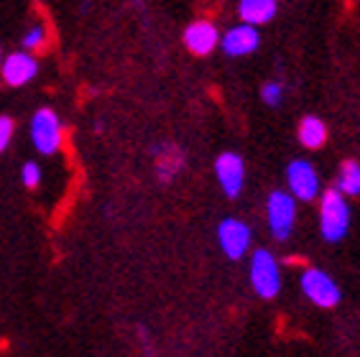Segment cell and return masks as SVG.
Masks as SVG:
<instances>
[{"label": "cell", "mask_w": 360, "mask_h": 357, "mask_svg": "<svg viewBox=\"0 0 360 357\" xmlns=\"http://www.w3.org/2000/svg\"><path fill=\"white\" fill-rule=\"evenodd\" d=\"M350 227V207L340 189H327L319 200V230L327 242H340Z\"/></svg>", "instance_id": "1"}, {"label": "cell", "mask_w": 360, "mask_h": 357, "mask_svg": "<svg viewBox=\"0 0 360 357\" xmlns=\"http://www.w3.org/2000/svg\"><path fill=\"white\" fill-rule=\"evenodd\" d=\"M13 138V120L8 115H0V151H6Z\"/></svg>", "instance_id": "19"}, {"label": "cell", "mask_w": 360, "mask_h": 357, "mask_svg": "<svg viewBox=\"0 0 360 357\" xmlns=\"http://www.w3.org/2000/svg\"><path fill=\"white\" fill-rule=\"evenodd\" d=\"M250 283L256 294L264 299H274L281 289V271L269 250H256L250 258Z\"/></svg>", "instance_id": "3"}, {"label": "cell", "mask_w": 360, "mask_h": 357, "mask_svg": "<svg viewBox=\"0 0 360 357\" xmlns=\"http://www.w3.org/2000/svg\"><path fill=\"white\" fill-rule=\"evenodd\" d=\"M215 176L217 184L222 186V194L236 200L238 194L243 192V184H245V164L238 153H222L215 161Z\"/></svg>", "instance_id": "8"}, {"label": "cell", "mask_w": 360, "mask_h": 357, "mask_svg": "<svg viewBox=\"0 0 360 357\" xmlns=\"http://www.w3.org/2000/svg\"><path fill=\"white\" fill-rule=\"evenodd\" d=\"M286 184L294 200L312 202L319 197V176L309 161H291L286 169Z\"/></svg>", "instance_id": "7"}, {"label": "cell", "mask_w": 360, "mask_h": 357, "mask_svg": "<svg viewBox=\"0 0 360 357\" xmlns=\"http://www.w3.org/2000/svg\"><path fill=\"white\" fill-rule=\"evenodd\" d=\"M153 156H156V176H159L164 184L174 181L176 174L181 171V166H184V151L172 143H164L153 148Z\"/></svg>", "instance_id": "12"}, {"label": "cell", "mask_w": 360, "mask_h": 357, "mask_svg": "<svg viewBox=\"0 0 360 357\" xmlns=\"http://www.w3.org/2000/svg\"><path fill=\"white\" fill-rule=\"evenodd\" d=\"M276 11H278L276 0H240V6H238L240 21L250 23V26H264V23L274 21Z\"/></svg>", "instance_id": "13"}, {"label": "cell", "mask_w": 360, "mask_h": 357, "mask_svg": "<svg viewBox=\"0 0 360 357\" xmlns=\"http://www.w3.org/2000/svg\"><path fill=\"white\" fill-rule=\"evenodd\" d=\"M62 123H59V115L49 108H41L31 117V141L44 156H51L62 148Z\"/></svg>", "instance_id": "4"}, {"label": "cell", "mask_w": 360, "mask_h": 357, "mask_svg": "<svg viewBox=\"0 0 360 357\" xmlns=\"http://www.w3.org/2000/svg\"><path fill=\"white\" fill-rule=\"evenodd\" d=\"M261 100H264L269 108H276V105L284 100V87L278 82H266L264 87H261Z\"/></svg>", "instance_id": "16"}, {"label": "cell", "mask_w": 360, "mask_h": 357, "mask_svg": "<svg viewBox=\"0 0 360 357\" xmlns=\"http://www.w3.org/2000/svg\"><path fill=\"white\" fill-rule=\"evenodd\" d=\"M46 44V31L44 26H31L23 36V46L26 48H41Z\"/></svg>", "instance_id": "17"}, {"label": "cell", "mask_w": 360, "mask_h": 357, "mask_svg": "<svg viewBox=\"0 0 360 357\" xmlns=\"http://www.w3.org/2000/svg\"><path fill=\"white\" fill-rule=\"evenodd\" d=\"M0 72H3V79H6L11 87H23L26 82H31L39 72V62L34 56L26 54V51H15V54L6 56L0 62Z\"/></svg>", "instance_id": "9"}, {"label": "cell", "mask_w": 360, "mask_h": 357, "mask_svg": "<svg viewBox=\"0 0 360 357\" xmlns=\"http://www.w3.org/2000/svg\"><path fill=\"white\" fill-rule=\"evenodd\" d=\"M325 141H327V128L319 117L307 115L299 123V143L304 145V148H319V145H325Z\"/></svg>", "instance_id": "14"}, {"label": "cell", "mask_w": 360, "mask_h": 357, "mask_svg": "<svg viewBox=\"0 0 360 357\" xmlns=\"http://www.w3.org/2000/svg\"><path fill=\"white\" fill-rule=\"evenodd\" d=\"M184 44H187V48L192 54L207 56L210 51L220 44V34H217L215 23L194 21V23H189L187 31H184Z\"/></svg>", "instance_id": "11"}, {"label": "cell", "mask_w": 360, "mask_h": 357, "mask_svg": "<svg viewBox=\"0 0 360 357\" xmlns=\"http://www.w3.org/2000/svg\"><path fill=\"white\" fill-rule=\"evenodd\" d=\"M261 44V36L250 23L243 21L240 26H233L228 34L222 36V51L228 56H245L253 54Z\"/></svg>", "instance_id": "10"}, {"label": "cell", "mask_w": 360, "mask_h": 357, "mask_svg": "<svg viewBox=\"0 0 360 357\" xmlns=\"http://www.w3.org/2000/svg\"><path fill=\"white\" fill-rule=\"evenodd\" d=\"M302 291L309 301L322 309H333L340 304V286L333 281V275H327L319 268H307L302 273Z\"/></svg>", "instance_id": "5"}, {"label": "cell", "mask_w": 360, "mask_h": 357, "mask_svg": "<svg viewBox=\"0 0 360 357\" xmlns=\"http://www.w3.org/2000/svg\"><path fill=\"white\" fill-rule=\"evenodd\" d=\"M338 189L345 197H358L360 194V164L358 161H345L340 166Z\"/></svg>", "instance_id": "15"}, {"label": "cell", "mask_w": 360, "mask_h": 357, "mask_svg": "<svg viewBox=\"0 0 360 357\" xmlns=\"http://www.w3.org/2000/svg\"><path fill=\"white\" fill-rule=\"evenodd\" d=\"M0 62H3V54H0Z\"/></svg>", "instance_id": "20"}, {"label": "cell", "mask_w": 360, "mask_h": 357, "mask_svg": "<svg viewBox=\"0 0 360 357\" xmlns=\"http://www.w3.org/2000/svg\"><path fill=\"white\" fill-rule=\"evenodd\" d=\"M266 217H269L271 235L278 242L289 240L294 222H297V202H294V194L284 192V189L271 192L269 202H266Z\"/></svg>", "instance_id": "2"}, {"label": "cell", "mask_w": 360, "mask_h": 357, "mask_svg": "<svg viewBox=\"0 0 360 357\" xmlns=\"http://www.w3.org/2000/svg\"><path fill=\"white\" fill-rule=\"evenodd\" d=\"M21 178H23V184H26L28 189H34V186L41 184V169H39V164H34V161H28V164L23 166Z\"/></svg>", "instance_id": "18"}, {"label": "cell", "mask_w": 360, "mask_h": 357, "mask_svg": "<svg viewBox=\"0 0 360 357\" xmlns=\"http://www.w3.org/2000/svg\"><path fill=\"white\" fill-rule=\"evenodd\" d=\"M250 240H253L250 227L245 222L236 220V217H228V220H222L217 225V242H220L222 253L233 258V261H240L243 255L248 253Z\"/></svg>", "instance_id": "6"}]
</instances>
